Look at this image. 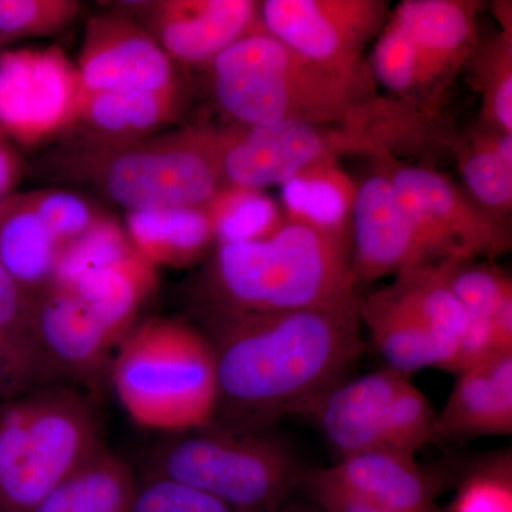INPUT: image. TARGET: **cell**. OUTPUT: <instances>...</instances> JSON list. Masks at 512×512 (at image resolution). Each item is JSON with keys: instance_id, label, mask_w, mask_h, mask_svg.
<instances>
[{"instance_id": "31", "label": "cell", "mask_w": 512, "mask_h": 512, "mask_svg": "<svg viewBox=\"0 0 512 512\" xmlns=\"http://www.w3.org/2000/svg\"><path fill=\"white\" fill-rule=\"evenodd\" d=\"M468 194L485 210L507 218L512 210V164L477 133L451 141Z\"/></svg>"}, {"instance_id": "9", "label": "cell", "mask_w": 512, "mask_h": 512, "mask_svg": "<svg viewBox=\"0 0 512 512\" xmlns=\"http://www.w3.org/2000/svg\"><path fill=\"white\" fill-rule=\"evenodd\" d=\"M205 143L222 185L264 191L308 170L336 160L343 150L365 153L369 134L325 133L319 126L279 123L272 126L202 127Z\"/></svg>"}, {"instance_id": "13", "label": "cell", "mask_w": 512, "mask_h": 512, "mask_svg": "<svg viewBox=\"0 0 512 512\" xmlns=\"http://www.w3.org/2000/svg\"><path fill=\"white\" fill-rule=\"evenodd\" d=\"M84 89H175L174 62L140 22L121 13L93 16L84 30L79 63Z\"/></svg>"}, {"instance_id": "30", "label": "cell", "mask_w": 512, "mask_h": 512, "mask_svg": "<svg viewBox=\"0 0 512 512\" xmlns=\"http://www.w3.org/2000/svg\"><path fill=\"white\" fill-rule=\"evenodd\" d=\"M202 207L214 228L215 244L269 237L285 218L264 191L227 185L215 192Z\"/></svg>"}, {"instance_id": "40", "label": "cell", "mask_w": 512, "mask_h": 512, "mask_svg": "<svg viewBox=\"0 0 512 512\" xmlns=\"http://www.w3.org/2000/svg\"><path fill=\"white\" fill-rule=\"evenodd\" d=\"M312 487L315 488L320 500L335 512H394L350 490L345 484L330 476L328 470L320 471L312 478Z\"/></svg>"}, {"instance_id": "1", "label": "cell", "mask_w": 512, "mask_h": 512, "mask_svg": "<svg viewBox=\"0 0 512 512\" xmlns=\"http://www.w3.org/2000/svg\"><path fill=\"white\" fill-rule=\"evenodd\" d=\"M359 323L357 309L215 315L218 427L258 430L308 414L362 355Z\"/></svg>"}, {"instance_id": "10", "label": "cell", "mask_w": 512, "mask_h": 512, "mask_svg": "<svg viewBox=\"0 0 512 512\" xmlns=\"http://www.w3.org/2000/svg\"><path fill=\"white\" fill-rule=\"evenodd\" d=\"M380 0H265L259 22L266 33L312 63L346 79L370 82L363 50L386 23Z\"/></svg>"}, {"instance_id": "23", "label": "cell", "mask_w": 512, "mask_h": 512, "mask_svg": "<svg viewBox=\"0 0 512 512\" xmlns=\"http://www.w3.org/2000/svg\"><path fill=\"white\" fill-rule=\"evenodd\" d=\"M447 285L467 315V332L458 355L456 372L498 353L493 338L495 313L512 298V281L498 266L471 261L440 262Z\"/></svg>"}, {"instance_id": "42", "label": "cell", "mask_w": 512, "mask_h": 512, "mask_svg": "<svg viewBox=\"0 0 512 512\" xmlns=\"http://www.w3.org/2000/svg\"><path fill=\"white\" fill-rule=\"evenodd\" d=\"M28 376L12 360L0 353V400L8 402L19 394L35 389Z\"/></svg>"}, {"instance_id": "36", "label": "cell", "mask_w": 512, "mask_h": 512, "mask_svg": "<svg viewBox=\"0 0 512 512\" xmlns=\"http://www.w3.org/2000/svg\"><path fill=\"white\" fill-rule=\"evenodd\" d=\"M436 414L429 399L407 377L390 404L382 448L414 454L427 441L433 440Z\"/></svg>"}, {"instance_id": "29", "label": "cell", "mask_w": 512, "mask_h": 512, "mask_svg": "<svg viewBox=\"0 0 512 512\" xmlns=\"http://www.w3.org/2000/svg\"><path fill=\"white\" fill-rule=\"evenodd\" d=\"M497 13L501 30L484 45L477 43L471 63L473 87L483 97L481 123L512 134V19L511 3Z\"/></svg>"}, {"instance_id": "25", "label": "cell", "mask_w": 512, "mask_h": 512, "mask_svg": "<svg viewBox=\"0 0 512 512\" xmlns=\"http://www.w3.org/2000/svg\"><path fill=\"white\" fill-rule=\"evenodd\" d=\"M328 473L394 512H420L429 498V483L414 454L375 448L342 458Z\"/></svg>"}, {"instance_id": "15", "label": "cell", "mask_w": 512, "mask_h": 512, "mask_svg": "<svg viewBox=\"0 0 512 512\" xmlns=\"http://www.w3.org/2000/svg\"><path fill=\"white\" fill-rule=\"evenodd\" d=\"M356 286L369 285L420 265L412 224L392 181L380 171L356 185L350 212Z\"/></svg>"}, {"instance_id": "27", "label": "cell", "mask_w": 512, "mask_h": 512, "mask_svg": "<svg viewBox=\"0 0 512 512\" xmlns=\"http://www.w3.org/2000/svg\"><path fill=\"white\" fill-rule=\"evenodd\" d=\"M137 484L133 468L104 447L57 484L32 512H126Z\"/></svg>"}, {"instance_id": "4", "label": "cell", "mask_w": 512, "mask_h": 512, "mask_svg": "<svg viewBox=\"0 0 512 512\" xmlns=\"http://www.w3.org/2000/svg\"><path fill=\"white\" fill-rule=\"evenodd\" d=\"M111 383L131 420L146 429L188 433L217 412V362L211 339L181 320L151 318L124 336Z\"/></svg>"}, {"instance_id": "33", "label": "cell", "mask_w": 512, "mask_h": 512, "mask_svg": "<svg viewBox=\"0 0 512 512\" xmlns=\"http://www.w3.org/2000/svg\"><path fill=\"white\" fill-rule=\"evenodd\" d=\"M124 225L106 215L60 254L52 285L67 286L80 276L136 254Z\"/></svg>"}, {"instance_id": "41", "label": "cell", "mask_w": 512, "mask_h": 512, "mask_svg": "<svg viewBox=\"0 0 512 512\" xmlns=\"http://www.w3.org/2000/svg\"><path fill=\"white\" fill-rule=\"evenodd\" d=\"M23 163L8 138L0 134V205L12 195L22 175Z\"/></svg>"}, {"instance_id": "26", "label": "cell", "mask_w": 512, "mask_h": 512, "mask_svg": "<svg viewBox=\"0 0 512 512\" xmlns=\"http://www.w3.org/2000/svg\"><path fill=\"white\" fill-rule=\"evenodd\" d=\"M387 288L437 340L446 355V372H456L467 315L447 285L440 264L412 266L396 275V281Z\"/></svg>"}, {"instance_id": "11", "label": "cell", "mask_w": 512, "mask_h": 512, "mask_svg": "<svg viewBox=\"0 0 512 512\" xmlns=\"http://www.w3.org/2000/svg\"><path fill=\"white\" fill-rule=\"evenodd\" d=\"M77 64L59 46L0 55V134L35 147L67 133L82 92Z\"/></svg>"}, {"instance_id": "2", "label": "cell", "mask_w": 512, "mask_h": 512, "mask_svg": "<svg viewBox=\"0 0 512 512\" xmlns=\"http://www.w3.org/2000/svg\"><path fill=\"white\" fill-rule=\"evenodd\" d=\"M352 229L315 227L285 214L274 234L217 244L208 274L215 315L359 306Z\"/></svg>"}, {"instance_id": "35", "label": "cell", "mask_w": 512, "mask_h": 512, "mask_svg": "<svg viewBox=\"0 0 512 512\" xmlns=\"http://www.w3.org/2000/svg\"><path fill=\"white\" fill-rule=\"evenodd\" d=\"M80 9L77 0H0V46L56 35Z\"/></svg>"}, {"instance_id": "3", "label": "cell", "mask_w": 512, "mask_h": 512, "mask_svg": "<svg viewBox=\"0 0 512 512\" xmlns=\"http://www.w3.org/2000/svg\"><path fill=\"white\" fill-rule=\"evenodd\" d=\"M205 67L218 106L244 126H359L375 111L369 109L372 82L323 69L266 33L261 22Z\"/></svg>"}, {"instance_id": "28", "label": "cell", "mask_w": 512, "mask_h": 512, "mask_svg": "<svg viewBox=\"0 0 512 512\" xmlns=\"http://www.w3.org/2000/svg\"><path fill=\"white\" fill-rule=\"evenodd\" d=\"M286 215L315 227L349 229L356 185L336 160L302 171L281 185Z\"/></svg>"}, {"instance_id": "24", "label": "cell", "mask_w": 512, "mask_h": 512, "mask_svg": "<svg viewBox=\"0 0 512 512\" xmlns=\"http://www.w3.org/2000/svg\"><path fill=\"white\" fill-rule=\"evenodd\" d=\"M357 311L389 369L406 376L424 367L446 370V355L437 340L389 288L360 298Z\"/></svg>"}, {"instance_id": "22", "label": "cell", "mask_w": 512, "mask_h": 512, "mask_svg": "<svg viewBox=\"0 0 512 512\" xmlns=\"http://www.w3.org/2000/svg\"><path fill=\"white\" fill-rule=\"evenodd\" d=\"M62 251L26 192L0 205V264L30 299L52 285Z\"/></svg>"}, {"instance_id": "7", "label": "cell", "mask_w": 512, "mask_h": 512, "mask_svg": "<svg viewBox=\"0 0 512 512\" xmlns=\"http://www.w3.org/2000/svg\"><path fill=\"white\" fill-rule=\"evenodd\" d=\"M296 466L281 443L258 430L208 426L156 444L147 453L141 478H170L231 510L254 512L284 493Z\"/></svg>"}, {"instance_id": "32", "label": "cell", "mask_w": 512, "mask_h": 512, "mask_svg": "<svg viewBox=\"0 0 512 512\" xmlns=\"http://www.w3.org/2000/svg\"><path fill=\"white\" fill-rule=\"evenodd\" d=\"M0 353L12 360L36 387L52 384L32 328V299L0 264Z\"/></svg>"}, {"instance_id": "12", "label": "cell", "mask_w": 512, "mask_h": 512, "mask_svg": "<svg viewBox=\"0 0 512 512\" xmlns=\"http://www.w3.org/2000/svg\"><path fill=\"white\" fill-rule=\"evenodd\" d=\"M32 328L53 383L69 380L92 392L100 389L119 343L73 292L50 285L33 296Z\"/></svg>"}, {"instance_id": "5", "label": "cell", "mask_w": 512, "mask_h": 512, "mask_svg": "<svg viewBox=\"0 0 512 512\" xmlns=\"http://www.w3.org/2000/svg\"><path fill=\"white\" fill-rule=\"evenodd\" d=\"M93 403L62 383L0 404V512H32L101 448Z\"/></svg>"}, {"instance_id": "37", "label": "cell", "mask_w": 512, "mask_h": 512, "mask_svg": "<svg viewBox=\"0 0 512 512\" xmlns=\"http://www.w3.org/2000/svg\"><path fill=\"white\" fill-rule=\"evenodd\" d=\"M26 194L37 217L63 248L106 217L96 205L74 192L47 188Z\"/></svg>"}, {"instance_id": "18", "label": "cell", "mask_w": 512, "mask_h": 512, "mask_svg": "<svg viewBox=\"0 0 512 512\" xmlns=\"http://www.w3.org/2000/svg\"><path fill=\"white\" fill-rule=\"evenodd\" d=\"M512 433V352H498L457 373L433 440H466Z\"/></svg>"}, {"instance_id": "14", "label": "cell", "mask_w": 512, "mask_h": 512, "mask_svg": "<svg viewBox=\"0 0 512 512\" xmlns=\"http://www.w3.org/2000/svg\"><path fill=\"white\" fill-rule=\"evenodd\" d=\"M143 26L173 62L207 66L259 25L252 0H158L140 3Z\"/></svg>"}, {"instance_id": "20", "label": "cell", "mask_w": 512, "mask_h": 512, "mask_svg": "<svg viewBox=\"0 0 512 512\" xmlns=\"http://www.w3.org/2000/svg\"><path fill=\"white\" fill-rule=\"evenodd\" d=\"M131 244L150 264L185 268L215 244L204 207H163L128 211L124 224Z\"/></svg>"}, {"instance_id": "19", "label": "cell", "mask_w": 512, "mask_h": 512, "mask_svg": "<svg viewBox=\"0 0 512 512\" xmlns=\"http://www.w3.org/2000/svg\"><path fill=\"white\" fill-rule=\"evenodd\" d=\"M407 377L387 369L338 384L308 414L342 458L382 448L390 404Z\"/></svg>"}, {"instance_id": "17", "label": "cell", "mask_w": 512, "mask_h": 512, "mask_svg": "<svg viewBox=\"0 0 512 512\" xmlns=\"http://www.w3.org/2000/svg\"><path fill=\"white\" fill-rule=\"evenodd\" d=\"M181 111L180 87L167 90H107L82 87L76 113L67 134L74 143L119 147L140 143L177 119Z\"/></svg>"}, {"instance_id": "16", "label": "cell", "mask_w": 512, "mask_h": 512, "mask_svg": "<svg viewBox=\"0 0 512 512\" xmlns=\"http://www.w3.org/2000/svg\"><path fill=\"white\" fill-rule=\"evenodd\" d=\"M476 0H404L393 15L416 47L419 94L439 93L476 49Z\"/></svg>"}, {"instance_id": "6", "label": "cell", "mask_w": 512, "mask_h": 512, "mask_svg": "<svg viewBox=\"0 0 512 512\" xmlns=\"http://www.w3.org/2000/svg\"><path fill=\"white\" fill-rule=\"evenodd\" d=\"M56 167L72 180L93 185L127 211L201 207L224 187L202 127L127 146L74 143L57 154Z\"/></svg>"}, {"instance_id": "21", "label": "cell", "mask_w": 512, "mask_h": 512, "mask_svg": "<svg viewBox=\"0 0 512 512\" xmlns=\"http://www.w3.org/2000/svg\"><path fill=\"white\" fill-rule=\"evenodd\" d=\"M157 282L156 266L136 252L60 288L73 292L120 343L136 326L138 313L156 291Z\"/></svg>"}, {"instance_id": "8", "label": "cell", "mask_w": 512, "mask_h": 512, "mask_svg": "<svg viewBox=\"0 0 512 512\" xmlns=\"http://www.w3.org/2000/svg\"><path fill=\"white\" fill-rule=\"evenodd\" d=\"M366 154L396 188L412 224L421 264L494 258L510 251L507 218L485 210L446 175L402 163L383 143L373 144Z\"/></svg>"}, {"instance_id": "34", "label": "cell", "mask_w": 512, "mask_h": 512, "mask_svg": "<svg viewBox=\"0 0 512 512\" xmlns=\"http://www.w3.org/2000/svg\"><path fill=\"white\" fill-rule=\"evenodd\" d=\"M370 73L400 97L419 94V62L416 47L396 16L384 23L370 57Z\"/></svg>"}, {"instance_id": "39", "label": "cell", "mask_w": 512, "mask_h": 512, "mask_svg": "<svg viewBox=\"0 0 512 512\" xmlns=\"http://www.w3.org/2000/svg\"><path fill=\"white\" fill-rule=\"evenodd\" d=\"M511 461L500 471H488L471 478L460 497L457 512H512Z\"/></svg>"}, {"instance_id": "38", "label": "cell", "mask_w": 512, "mask_h": 512, "mask_svg": "<svg viewBox=\"0 0 512 512\" xmlns=\"http://www.w3.org/2000/svg\"><path fill=\"white\" fill-rule=\"evenodd\" d=\"M126 512H234L217 498L170 478L138 481Z\"/></svg>"}, {"instance_id": "43", "label": "cell", "mask_w": 512, "mask_h": 512, "mask_svg": "<svg viewBox=\"0 0 512 512\" xmlns=\"http://www.w3.org/2000/svg\"><path fill=\"white\" fill-rule=\"evenodd\" d=\"M0 55H2V46H0Z\"/></svg>"}]
</instances>
